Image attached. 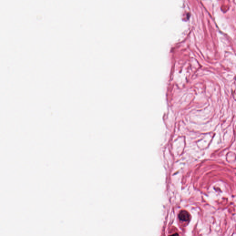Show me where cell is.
<instances>
[{
    "label": "cell",
    "mask_w": 236,
    "mask_h": 236,
    "mask_svg": "<svg viewBox=\"0 0 236 236\" xmlns=\"http://www.w3.org/2000/svg\"><path fill=\"white\" fill-rule=\"evenodd\" d=\"M179 219L180 221L188 222L190 220V215L187 211L182 210L179 213Z\"/></svg>",
    "instance_id": "1"
}]
</instances>
